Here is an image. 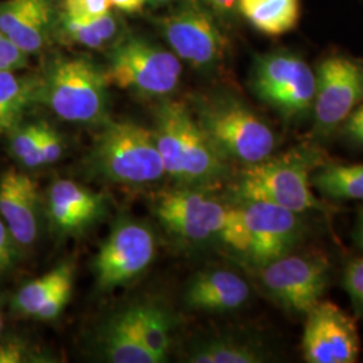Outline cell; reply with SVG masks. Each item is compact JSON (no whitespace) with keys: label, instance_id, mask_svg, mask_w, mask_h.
Wrapping results in <instances>:
<instances>
[{"label":"cell","instance_id":"7a4b0ae2","mask_svg":"<svg viewBox=\"0 0 363 363\" xmlns=\"http://www.w3.org/2000/svg\"><path fill=\"white\" fill-rule=\"evenodd\" d=\"M320 163V154L296 147L279 156H268L241 169L234 186L238 201H257L306 213L325 211V203L312 191L311 174Z\"/></svg>","mask_w":363,"mask_h":363},{"label":"cell","instance_id":"e575fe53","mask_svg":"<svg viewBox=\"0 0 363 363\" xmlns=\"http://www.w3.org/2000/svg\"><path fill=\"white\" fill-rule=\"evenodd\" d=\"M343 133L351 143L363 145V101L345 120Z\"/></svg>","mask_w":363,"mask_h":363},{"label":"cell","instance_id":"5b68a950","mask_svg":"<svg viewBox=\"0 0 363 363\" xmlns=\"http://www.w3.org/2000/svg\"><path fill=\"white\" fill-rule=\"evenodd\" d=\"M108 85L104 72L91 60L57 58L42 82L40 99L65 121L93 124L106 113Z\"/></svg>","mask_w":363,"mask_h":363},{"label":"cell","instance_id":"7402d4cb","mask_svg":"<svg viewBox=\"0 0 363 363\" xmlns=\"http://www.w3.org/2000/svg\"><path fill=\"white\" fill-rule=\"evenodd\" d=\"M237 9L261 34L280 37L300 19V0H238Z\"/></svg>","mask_w":363,"mask_h":363},{"label":"cell","instance_id":"484cf974","mask_svg":"<svg viewBox=\"0 0 363 363\" xmlns=\"http://www.w3.org/2000/svg\"><path fill=\"white\" fill-rule=\"evenodd\" d=\"M42 123L18 125L11 132L10 148L13 155L26 167L34 169L42 166V159L39 152Z\"/></svg>","mask_w":363,"mask_h":363},{"label":"cell","instance_id":"ba28073f","mask_svg":"<svg viewBox=\"0 0 363 363\" xmlns=\"http://www.w3.org/2000/svg\"><path fill=\"white\" fill-rule=\"evenodd\" d=\"M259 269L265 294L294 315L306 316L322 300L330 281L328 259L319 253H289Z\"/></svg>","mask_w":363,"mask_h":363},{"label":"cell","instance_id":"d4e9b609","mask_svg":"<svg viewBox=\"0 0 363 363\" xmlns=\"http://www.w3.org/2000/svg\"><path fill=\"white\" fill-rule=\"evenodd\" d=\"M74 281V268L70 262L55 267L50 272L22 286L13 298L16 311L26 316H35L39 308L52 298L61 286Z\"/></svg>","mask_w":363,"mask_h":363},{"label":"cell","instance_id":"6da1fadb","mask_svg":"<svg viewBox=\"0 0 363 363\" xmlns=\"http://www.w3.org/2000/svg\"><path fill=\"white\" fill-rule=\"evenodd\" d=\"M152 132L166 175L182 187L208 190L226 179L228 160L210 143L186 105H160Z\"/></svg>","mask_w":363,"mask_h":363},{"label":"cell","instance_id":"ac0fdd59","mask_svg":"<svg viewBox=\"0 0 363 363\" xmlns=\"http://www.w3.org/2000/svg\"><path fill=\"white\" fill-rule=\"evenodd\" d=\"M250 296L247 281L228 269L198 273L184 291V304L195 311L226 312L242 307Z\"/></svg>","mask_w":363,"mask_h":363},{"label":"cell","instance_id":"4316f807","mask_svg":"<svg viewBox=\"0 0 363 363\" xmlns=\"http://www.w3.org/2000/svg\"><path fill=\"white\" fill-rule=\"evenodd\" d=\"M62 27L67 38L72 39L81 46L89 49H101L105 45L104 40L99 37L88 19L74 18L70 15H62Z\"/></svg>","mask_w":363,"mask_h":363},{"label":"cell","instance_id":"3957f363","mask_svg":"<svg viewBox=\"0 0 363 363\" xmlns=\"http://www.w3.org/2000/svg\"><path fill=\"white\" fill-rule=\"evenodd\" d=\"M196 121L210 143L228 162L244 166L273 155L276 135L245 103L232 96H216L196 106Z\"/></svg>","mask_w":363,"mask_h":363},{"label":"cell","instance_id":"5bb4252c","mask_svg":"<svg viewBox=\"0 0 363 363\" xmlns=\"http://www.w3.org/2000/svg\"><path fill=\"white\" fill-rule=\"evenodd\" d=\"M172 52L187 64L208 70L225 54V39L211 13L198 4H184L160 21Z\"/></svg>","mask_w":363,"mask_h":363},{"label":"cell","instance_id":"44dd1931","mask_svg":"<svg viewBox=\"0 0 363 363\" xmlns=\"http://www.w3.org/2000/svg\"><path fill=\"white\" fill-rule=\"evenodd\" d=\"M42 82L13 70H0V136L21 125L27 108L40 99Z\"/></svg>","mask_w":363,"mask_h":363},{"label":"cell","instance_id":"7c38bea8","mask_svg":"<svg viewBox=\"0 0 363 363\" xmlns=\"http://www.w3.org/2000/svg\"><path fill=\"white\" fill-rule=\"evenodd\" d=\"M313 100L315 128L323 135L335 130L363 101V64L346 55H330L318 70Z\"/></svg>","mask_w":363,"mask_h":363},{"label":"cell","instance_id":"603a6c76","mask_svg":"<svg viewBox=\"0 0 363 363\" xmlns=\"http://www.w3.org/2000/svg\"><path fill=\"white\" fill-rule=\"evenodd\" d=\"M311 184L331 199L363 201V163L325 164L312 172Z\"/></svg>","mask_w":363,"mask_h":363},{"label":"cell","instance_id":"30bf717a","mask_svg":"<svg viewBox=\"0 0 363 363\" xmlns=\"http://www.w3.org/2000/svg\"><path fill=\"white\" fill-rule=\"evenodd\" d=\"M229 208L206 190L177 187L156 195L154 210L166 230L190 242L220 240Z\"/></svg>","mask_w":363,"mask_h":363},{"label":"cell","instance_id":"cb8c5ba5","mask_svg":"<svg viewBox=\"0 0 363 363\" xmlns=\"http://www.w3.org/2000/svg\"><path fill=\"white\" fill-rule=\"evenodd\" d=\"M127 311L145 347L155 355L159 363L166 362L171 346V325L167 315L157 307L145 304L133 306Z\"/></svg>","mask_w":363,"mask_h":363},{"label":"cell","instance_id":"f35d334b","mask_svg":"<svg viewBox=\"0 0 363 363\" xmlns=\"http://www.w3.org/2000/svg\"><path fill=\"white\" fill-rule=\"evenodd\" d=\"M169 0H147V3L152 4V6H162V4H166Z\"/></svg>","mask_w":363,"mask_h":363},{"label":"cell","instance_id":"d6a6232c","mask_svg":"<svg viewBox=\"0 0 363 363\" xmlns=\"http://www.w3.org/2000/svg\"><path fill=\"white\" fill-rule=\"evenodd\" d=\"M16 242L0 217V274L7 272L16 261Z\"/></svg>","mask_w":363,"mask_h":363},{"label":"cell","instance_id":"4dcf8cb0","mask_svg":"<svg viewBox=\"0 0 363 363\" xmlns=\"http://www.w3.org/2000/svg\"><path fill=\"white\" fill-rule=\"evenodd\" d=\"M73 283H66L61 286L52 298H49L35 313L34 318L40 319V320H52L55 319L61 312L65 310L69 300L72 298V292H73Z\"/></svg>","mask_w":363,"mask_h":363},{"label":"cell","instance_id":"8fae6325","mask_svg":"<svg viewBox=\"0 0 363 363\" xmlns=\"http://www.w3.org/2000/svg\"><path fill=\"white\" fill-rule=\"evenodd\" d=\"M247 228V257L257 268L295 250L306 234L303 213L257 201H238Z\"/></svg>","mask_w":363,"mask_h":363},{"label":"cell","instance_id":"9c48e42d","mask_svg":"<svg viewBox=\"0 0 363 363\" xmlns=\"http://www.w3.org/2000/svg\"><path fill=\"white\" fill-rule=\"evenodd\" d=\"M155 253V235L150 226L139 220H118L93 261L96 286L103 292L125 286L151 265Z\"/></svg>","mask_w":363,"mask_h":363},{"label":"cell","instance_id":"1f68e13d","mask_svg":"<svg viewBox=\"0 0 363 363\" xmlns=\"http://www.w3.org/2000/svg\"><path fill=\"white\" fill-rule=\"evenodd\" d=\"M27 57V54L19 50L13 42L0 33V70L18 72L25 69L28 64Z\"/></svg>","mask_w":363,"mask_h":363},{"label":"cell","instance_id":"f1b7e54d","mask_svg":"<svg viewBox=\"0 0 363 363\" xmlns=\"http://www.w3.org/2000/svg\"><path fill=\"white\" fill-rule=\"evenodd\" d=\"M112 6V0H64V13L81 19H91L109 13Z\"/></svg>","mask_w":363,"mask_h":363},{"label":"cell","instance_id":"f546056e","mask_svg":"<svg viewBox=\"0 0 363 363\" xmlns=\"http://www.w3.org/2000/svg\"><path fill=\"white\" fill-rule=\"evenodd\" d=\"M343 286L354 304L363 311V257L354 259L347 265Z\"/></svg>","mask_w":363,"mask_h":363},{"label":"cell","instance_id":"83f0119b","mask_svg":"<svg viewBox=\"0 0 363 363\" xmlns=\"http://www.w3.org/2000/svg\"><path fill=\"white\" fill-rule=\"evenodd\" d=\"M39 152L42 159V166H48L58 162L64 154V140L61 135L46 123H42Z\"/></svg>","mask_w":363,"mask_h":363},{"label":"cell","instance_id":"8992f818","mask_svg":"<svg viewBox=\"0 0 363 363\" xmlns=\"http://www.w3.org/2000/svg\"><path fill=\"white\" fill-rule=\"evenodd\" d=\"M250 86L261 101L284 120L296 121L313 108L316 76L298 54L277 50L255 60Z\"/></svg>","mask_w":363,"mask_h":363},{"label":"cell","instance_id":"d590c367","mask_svg":"<svg viewBox=\"0 0 363 363\" xmlns=\"http://www.w3.org/2000/svg\"><path fill=\"white\" fill-rule=\"evenodd\" d=\"M208 7H211L214 11L218 13H230L237 9L238 0H203Z\"/></svg>","mask_w":363,"mask_h":363},{"label":"cell","instance_id":"e0dca14e","mask_svg":"<svg viewBox=\"0 0 363 363\" xmlns=\"http://www.w3.org/2000/svg\"><path fill=\"white\" fill-rule=\"evenodd\" d=\"M52 25V0L0 1V33L27 55L49 43Z\"/></svg>","mask_w":363,"mask_h":363},{"label":"cell","instance_id":"d6986e66","mask_svg":"<svg viewBox=\"0 0 363 363\" xmlns=\"http://www.w3.org/2000/svg\"><path fill=\"white\" fill-rule=\"evenodd\" d=\"M99 349L105 361L112 363H159L145 347L127 310L113 315L99 335Z\"/></svg>","mask_w":363,"mask_h":363},{"label":"cell","instance_id":"2e32d148","mask_svg":"<svg viewBox=\"0 0 363 363\" xmlns=\"http://www.w3.org/2000/svg\"><path fill=\"white\" fill-rule=\"evenodd\" d=\"M0 217L19 247L35 242L39 232L38 186L26 174L10 169L1 175Z\"/></svg>","mask_w":363,"mask_h":363},{"label":"cell","instance_id":"74e56055","mask_svg":"<svg viewBox=\"0 0 363 363\" xmlns=\"http://www.w3.org/2000/svg\"><path fill=\"white\" fill-rule=\"evenodd\" d=\"M355 238L358 241V244L363 247V213L359 217L358 220V228H357V232H355Z\"/></svg>","mask_w":363,"mask_h":363},{"label":"cell","instance_id":"8d00e7d4","mask_svg":"<svg viewBox=\"0 0 363 363\" xmlns=\"http://www.w3.org/2000/svg\"><path fill=\"white\" fill-rule=\"evenodd\" d=\"M147 0H112V4L125 13H138L143 9Z\"/></svg>","mask_w":363,"mask_h":363},{"label":"cell","instance_id":"ffe728a7","mask_svg":"<svg viewBox=\"0 0 363 363\" xmlns=\"http://www.w3.org/2000/svg\"><path fill=\"white\" fill-rule=\"evenodd\" d=\"M190 363H262L271 355L253 340L234 337H216L194 343L184 355Z\"/></svg>","mask_w":363,"mask_h":363},{"label":"cell","instance_id":"836d02e7","mask_svg":"<svg viewBox=\"0 0 363 363\" xmlns=\"http://www.w3.org/2000/svg\"><path fill=\"white\" fill-rule=\"evenodd\" d=\"M28 361L26 343L11 337L0 340V363H22Z\"/></svg>","mask_w":363,"mask_h":363},{"label":"cell","instance_id":"ab89813d","mask_svg":"<svg viewBox=\"0 0 363 363\" xmlns=\"http://www.w3.org/2000/svg\"><path fill=\"white\" fill-rule=\"evenodd\" d=\"M3 318H1V312H0V335H1V331H3Z\"/></svg>","mask_w":363,"mask_h":363},{"label":"cell","instance_id":"52a82bcc","mask_svg":"<svg viewBox=\"0 0 363 363\" xmlns=\"http://www.w3.org/2000/svg\"><path fill=\"white\" fill-rule=\"evenodd\" d=\"M109 85L145 96H167L177 89L181 60L172 52L140 38L120 42L109 54L104 72Z\"/></svg>","mask_w":363,"mask_h":363},{"label":"cell","instance_id":"9a60e30c","mask_svg":"<svg viewBox=\"0 0 363 363\" xmlns=\"http://www.w3.org/2000/svg\"><path fill=\"white\" fill-rule=\"evenodd\" d=\"M105 210V195L91 191L77 182L57 179L49 189L48 213L58 235L82 233L103 217Z\"/></svg>","mask_w":363,"mask_h":363},{"label":"cell","instance_id":"4fadbf2b","mask_svg":"<svg viewBox=\"0 0 363 363\" xmlns=\"http://www.w3.org/2000/svg\"><path fill=\"white\" fill-rule=\"evenodd\" d=\"M301 349L306 362H357L361 342L354 318L335 303L319 300L306 313Z\"/></svg>","mask_w":363,"mask_h":363},{"label":"cell","instance_id":"277c9868","mask_svg":"<svg viewBox=\"0 0 363 363\" xmlns=\"http://www.w3.org/2000/svg\"><path fill=\"white\" fill-rule=\"evenodd\" d=\"M91 166L108 181L132 186L166 175L154 132L128 121L105 127L91 152Z\"/></svg>","mask_w":363,"mask_h":363}]
</instances>
